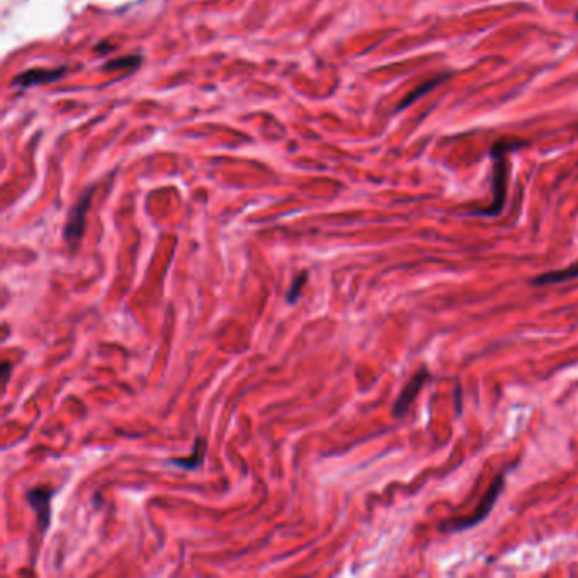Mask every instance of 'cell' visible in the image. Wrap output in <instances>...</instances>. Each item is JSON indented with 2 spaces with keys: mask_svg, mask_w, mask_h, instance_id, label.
<instances>
[{
  "mask_svg": "<svg viewBox=\"0 0 578 578\" xmlns=\"http://www.w3.org/2000/svg\"><path fill=\"white\" fill-rule=\"evenodd\" d=\"M461 387L456 385L455 388V405H456V416H461V411H463V399H461Z\"/></svg>",
  "mask_w": 578,
  "mask_h": 578,
  "instance_id": "7c38bea8",
  "label": "cell"
},
{
  "mask_svg": "<svg viewBox=\"0 0 578 578\" xmlns=\"http://www.w3.org/2000/svg\"><path fill=\"white\" fill-rule=\"evenodd\" d=\"M139 63H141V56L129 55V56H124V58L112 59V62L106 63V65H104V70L115 71V70H122V68H127V70H134V68L139 66Z\"/></svg>",
  "mask_w": 578,
  "mask_h": 578,
  "instance_id": "30bf717a",
  "label": "cell"
},
{
  "mask_svg": "<svg viewBox=\"0 0 578 578\" xmlns=\"http://www.w3.org/2000/svg\"><path fill=\"white\" fill-rule=\"evenodd\" d=\"M66 73V68H56V70H44V68H33V70H27L19 73L17 77L14 78V85L15 87H22V88H29L36 85H43V83H51L56 82V80L63 78Z\"/></svg>",
  "mask_w": 578,
  "mask_h": 578,
  "instance_id": "8992f818",
  "label": "cell"
},
{
  "mask_svg": "<svg viewBox=\"0 0 578 578\" xmlns=\"http://www.w3.org/2000/svg\"><path fill=\"white\" fill-rule=\"evenodd\" d=\"M578 279V265H572V267L565 268V270H553L537 275L536 279L531 280V285L535 287H546V285H556L570 282V280Z\"/></svg>",
  "mask_w": 578,
  "mask_h": 578,
  "instance_id": "ba28073f",
  "label": "cell"
},
{
  "mask_svg": "<svg viewBox=\"0 0 578 578\" xmlns=\"http://www.w3.org/2000/svg\"><path fill=\"white\" fill-rule=\"evenodd\" d=\"M10 363L9 361H3L2 365V376H3V388L7 387V380H9V375H10Z\"/></svg>",
  "mask_w": 578,
  "mask_h": 578,
  "instance_id": "4fadbf2b",
  "label": "cell"
},
{
  "mask_svg": "<svg viewBox=\"0 0 578 578\" xmlns=\"http://www.w3.org/2000/svg\"><path fill=\"white\" fill-rule=\"evenodd\" d=\"M306 280H307V272H302L299 276H297L294 282H292V287L288 288V292H287L288 304H295L297 300H299L300 292H302L304 285H306Z\"/></svg>",
  "mask_w": 578,
  "mask_h": 578,
  "instance_id": "8fae6325",
  "label": "cell"
},
{
  "mask_svg": "<svg viewBox=\"0 0 578 578\" xmlns=\"http://www.w3.org/2000/svg\"><path fill=\"white\" fill-rule=\"evenodd\" d=\"M92 194H94V188H87V190L80 195L78 202L71 207L70 212H68L65 230H63V239H65V243L68 244L71 253L78 250V244L83 238V232H85V219L88 207H90Z\"/></svg>",
  "mask_w": 578,
  "mask_h": 578,
  "instance_id": "3957f363",
  "label": "cell"
},
{
  "mask_svg": "<svg viewBox=\"0 0 578 578\" xmlns=\"http://www.w3.org/2000/svg\"><path fill=\"white\" fill-rule=\"evenodd\" d=\"M206 451H207V443L204 437H195L194 448H192V455L185 456V458H171L168 460V465H174V467H180L183 470H197L199 467H202L204 460H206Z\"/></svg>",
  "mask_w": 578,
  "mask_h": 578,
  "instance_id": "52a82bcc",
  "label": "cell"
},
{
  "mask_svg": "<svg viewBox=\"0 0 578 578\" xmlns=\"http://www.w3.org/2000/svg\"><path fill=\"white\" fill-rule=\"evenodd\" d=\"M504 487H505V472H502L495 477V479H493L491 487L487 488L485 495L481 497L480 504L477 505L475 511H473L467 517H456V519L444 521V523H441V526H439L441 531L449 535V533L468 531V529L475 528L477 524H481V521L487 519L488 514L492 512L493 505H495L497 500H499V497H500L502 491H504Z\"/></svg>",
  "mask_w": 578,
  "mask_h": 578,
  "instance_id": "7a4b0ae2",
  "label": "cell"
},
{
  "mask_svg": "<svg viewBox=\"0 0 578 578\" xmlns=\"http://www.w3.org/2000/svg\"><path fill=\"white\" fill-rule=\"evenodd\" d=\"M577 17H578V12H577Z\"/></svg>",
  "mask_w": 578,
  "mask_h": 578,
  "instance_id": "5bb4252c",
  "label": "cell"
},
{
  "mask_svg": "<svg viewBox=\"0 0 578 578\" xmlns=\"http://www.w3.org/2000/svg\"><path fill=\"white\" fill-rule=\"evenodd\" d=\"M448 77H451V73L437 75V77H432L431 80H428V82H424L423 85L417 87L414 92H411V94H409L407 97H405V99L402 100V104H400V106H399V111H400V109H405V107H407V106H411L412 102H416L417 99L423 97V95L428 94V92L435 90V88H436L437 85H441V83H443L444 80H446Z\"/></svg>",
  "mask_w": 578,
  "mask_h": 578,
  "instance_id": "9c48e42d",
  "label": "cell"
},
{
  "mask_svg": "<svg viewBox=\"0 0 578 578\" xmlns=\"http://www.w3.org/2000/svg\"><path fill=\"white\" fill-rule=\"evenodd\" d=\"M524 141L514 138H504L499 139L492 146V156H493V182H492V204L488 207L480 209V211L473 212L477 216H484V218H493L499 216L502 209L505 206V197H507V163H505V155L509 151H514L516 148L524 146Z\"/></svg>",
  "mask_w": 578,
  "mask_h": 578,
  "instance_id": "6da1fadb",
  "label": "cell"
},
{
  "mask_svg": "<svg viewBox=\"0 0 578 578\" xmlns=\"http://www.w3.org/2000/svg\"><path fill=\"white\" fill-rule=\"evenodd\" d=\"M429 379H431V370H429L428 365H424V367H421L419 370L412 375V379L405 383L402 392H400L399 397H397L395 404H393V409H392L393 417H404L405 414H407L411 405L414 404L417 395H419L421 388L424 387V383L428 382Z\"/></svg>",
  "mask_w": 578,
  "mask_h": 578,
  "instance_id": "277c9868",
  "label": "cell"
},
{
  "mask_svg": "<svg viewBox=\"0 0 578 578\" xmlns=\"http://www.w3.org/2000/svg\"><path fill=\"white\" fill-rule=\"evenodd\" d=\"M53 488L50 487H36L26 492L27 504L36 512L38 526L43 533H46L51 524V499H53Z\"/></svg>",
  "mask_w": 578,
  "mask_h": 578,
  "instance_id": "5b68a950",
  "label": "cell"
}]
</instances>
